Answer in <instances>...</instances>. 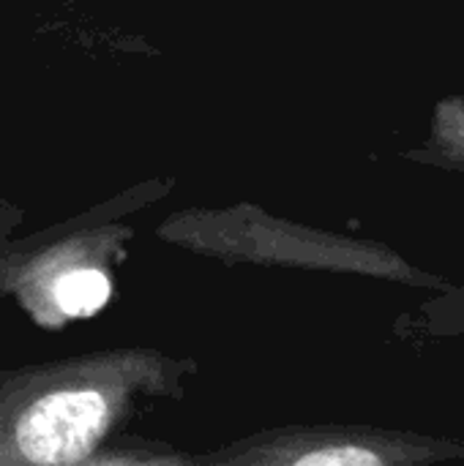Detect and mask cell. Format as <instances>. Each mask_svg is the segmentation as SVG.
I'll use <instances>...</instances> for the list:
<instances>
[{"instance_id":"1","label":"cell","mask_w":464,"mask_h":466,"mask_svg":"<svg viewBox=\"0 0 464 466\" xmlns=\"http://www.w3.org/2000/svg\"><path fill=\"white\" fill-rule=\"evenodd\" d=\"M112 420V396L88 380H52L36 393L11 423L16 456L38 464L85 461Z\"/></svg>"},{"instance_id":"2","label":"cell","mask_w":464,"mask_h":466,"mask_svg":"<svg viewBox=\"0 0 464 466\" xmlns=\"http://www.w3.org/2000/svg\"><path fill=\"white\" fill-rule=\"evenodd\" d=\"M112 295L109 279L96 268H74L55 279L52 298L55 306L68 317H90L107 306Z\"/></svg>"},{"instance_id":"3","label":"cell","mask_w":464,"mask_h":466,"mask_svg":"<svg viewBox=\"0 0 464 466\" xmlns=\"http://www.w3.org/2000/svg\"><path fill=\"white\" fill-rule=\"evenodd\" d=\"M290 461L295 464H380L383 459L358 445H325L317 451L295 453L290 456Z\"/></svg>"}]
</instances>
